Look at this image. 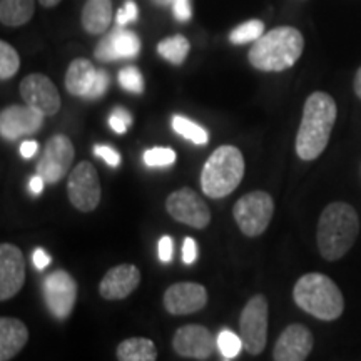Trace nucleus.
<instances>
[{
    "instance_id": "18",
    "label": "nucleus",
    "mask_w": 361,
    "mask_h": 361,
    "mask_svg": "<svg viewBox=\"0 0 361 361\" xmlns=\"http://www.w3.org/2000/svg\"><path fill=\"white\" fill-rule=\"evenodd\" d=\"M141 51V40L130 30L117 27L104 37L96 47V59L102 62L119 61V59H133Z\"/></svg>"
},
{
    "instance_id": "10",
    "label": "nucleus",
    "mask_w": 361,
    "mask_h": 361,
    "mask_svg": "<svg viewBox=\"0 0 361 361\" xmlns=\"http://www.w3.org/2000/svg\"><path fill=\"white\" fill-rule=\"evenodd\" d=\"M74 144L64 134L54 135L45 144V149L37 162V174L45 184H57L69 173L74 162Z\"/></svg>"
},
{
    "instance_id": "1",
    "label": "nucleus",
    "mask_w": 361,
    "mask_h": 361,
    "mask_svg": "<svg viewBox=\"0 0 361 361\" xmlns=\"http://www.w3.org/2000/svg\"><path fill=\"white\" fill-rule=\"evenodd\" d=\"M336 102L326 92H313L306 99L303 117L296 135V154L303 161H314L323 154L336 123Z\"/></svg>"
},
{
    "instance_id": "15",
    "label": "nucleus",
    "mask_w": 361,
    "mask_h": 361,
    "mask_svg": "<svg viewBox=\"0 0 361 361\" xmlns=\"http://www.w3.org/2000/svg\"><path fill=\"white\" fill-rule=\"evenodd\" d=\"M24 283V255L17 246L11 245V243H4L0 246V300H11L22 290Z\"/></svg>"
},
{
    "instance_id": "33",
    "label": "nucleus",
    "mask_w": 361,
    "mask_h": 361,
    "mask_svg": "<svg viewBox=\"0 0 361 361\" xmlns=\"http://www.w3.org/2000/svg\"><path fill=\"white\" fill-rule=\"evenodd\" d=\"M109 82H111L109 74H107V72L102 71V69L97 71L96 80H94L92 87H90L89 94H87V96H85V99H99V97H102L104 94H106L107 87H109Z\"/></svg>"
},
{
    "instance_id": "20",
    "label": "nucleus",
    "mask_w": 361,
    "mask_h": 361,
    "mask_svg": "<svg viewBox=\"0 0 361 361\" xmlns=\"http://www.w3.org/2000/svg\"><path fill=\"white\" fill-rule=\"evenodd\" d=\"M29 341V329L20 319L4 316L0 319V361H11Z\"/></svg>"
},
{
    "instance_id": "19",
    "label": "nucleus",
    "mask_w": 361,
    "mask_h": 361,
    "mask_svg": "<svg viewBox=\"0 0 361 361\" xmlns=\"http://www.w3.org/2000/svg\"><path fill=\"white\" fill-rule=\"evenodd\" d=\"M141 283V271L134 264H119L111 268L99 284V293L104 300H124L137 290Z\"/></svg>"
},
{
    "instance_id": "38",
    "label": "nucleus",
    "mask_w": 361,
    "mask_h": 361,
    "mask_svg": "<svg viewBox=\"0 0 361 361\" xmlns=\"http://www.w3.org/2000/svg\"><path fill=\"white\" fill-rule=\"evenodd\" d=\"M197 259V243L192 238L184 239L183 245V261L184 264H192Z\"/></svg>"
},
{
    "instance_id": "25",
    "label": "nucleus",
    "mask_w": 361,
    "mask_h": 361,
    "mask_svg": "<svg viewBox=\"0 0 361 361\" xmlns=\"http://www.w3.org/2000/svg\"><path fill=\"white\" fill-rule=\"evenodd\" d=\"M189 49H191V44H189V40L180 34L173 35V37L168 39H162L161 42L157 44V52H159V56L174 66H180L186 61Z\"/></svg>"
},
{
    "instance_id": "12",
    "label": "nucleus",
    "mask_w": 361,
    "mask_h": 361,
    "mask_svg": "<svg viewBox=\"0 0 361 361\" xmlns=\"http://www.w3.org/2000/svg\"><path fill=\"white\" fill-rule=\"evenodd\" d=\"M20 96L27 106L42 112L45 117L57 114L61 109V94L47 75L30 74L20 82Z\"/></svg>"
},
{
    "instance_id": "37",
    "label": "nucleus",
    "mask_w": 361,
    "mask_h": 361,
    "mask_svg": "<svg viewBox=\"0 0 361 361\" xmlns=\"http://www.w3.org/2000/svg\"><path fill=\"white\" fill-rule=\"evenodd\" d=\"M173 7H174V16L178 20L186 22L191 19L192 12H191V2H189V0H173Z\"/></svg>"
},
{
    "instance_id": "31",
    "label": "nucleus",
    "mask_w": 361,
    "mask_h": 361,
    "mask_svg": "<svg viewBox=\"0 0 361 361\" xmlns=\"http://www.w3.org/2000/svg\"><path fill=\"white\" fill-rule=\"evenodd\" d=\"M119 84L123 85V89L129 90V92H133V94L144 92L142 74L139 72L137 67H134V66H129V67H124V69H121Z\"/></svg>"
},
{
    "instance_id": "3",
    "label": "nucleus",
    "mask_w": 361,
    "mask_h": 361,
    "mask_svg": "<svg viewBox=\"0 0 361 361\" xmlns=\"http://www.w3.org/2000/svg\"><path fill=\"white\" fill-rule=\"evenodd\" d=\"M305 49L303 35L295 27H276L250 49L252 67L263 72H281L296 64Z\"/></svg>"
},
{
    "instance_id": "13",
    "label": "nucleus",
    "mask_w": 361,
    "mask_h": 361,
    "mask_svg": "<svg viewBox=\"0 0 361 361\" xmlns=\"http://www.w3.org/2000/svg\"><path fill=\"white\" fill-rule=\"evenodd\" d=\"M173 348L184 358L207 360L218 348V338L201 324H186L174 333Z\"/></svg>"
},
{
    "instance_id": "8",
    "label": "nucleus",
    "mask_w": 361,
    "mask_h": 361,
    "mask_svg": "<svg viewBox=\"0 0 361 361\" xmlns=\"http://www.w3.org/2000/svg\"><path fill=\"white\" fill-rule=\"evenodd\" d=\"M71 204L82 213H92L101 202V183L97 171L87 161L79 162L67 180Z\"/></svg>"
},
{
    "instance_id": "6",
    "label": "nucleus",
    "mask_w": 361,
    "mask_h": 361,
    "mask_svg": "<svg viewBox=\"0 0 361 361\" xmlns=\"http://www.w3.org/2000/svg\"><path fill=\"white\" fill-rule=\"evenodd\" d=\"M274 214V201L271 194L252 191L239 197L234 204L233 216L243 234L250 238L261 236L271 223Z\"/></svg>"
},
{
    "instance_id": "22",
    "label": "nucleus",
    "mask_w": 361,
    "mask_h": 361,
    "mask_svg": "<svg viewBox=\"0 0 361 361\" xmlns=\"http://www.w3.org/2000/svg\"><path fill=\"white\" fill-rule=\"evenodd\" d=\"M112 22L111 0H87L82 8V25L85 32L101 35L109 29Z\"/></svg>"
},
{
    "instance_id": "35",
    "label": "nucleus",
    "mask_w": 361,
    "mask_h": 361,
    "mask_svg": "<svg viewBox=\"0 0 361 361\" xmlns=\"http://www.w3.org/2000/svg\"><path fill=\"white\" fill-rule=\"evenodd\" d=\"M94 154L106 161V164L111 166V168H117L121 164V154L109 146H96L94 147Z\"/></svg>"
},
{
    "instance_id": "30",
    "label": "nucleus",
    "mask_w": 361,
    "mask_h": 361,
    "mask_svg": "<svg viewBox=\"0 0 361 361\" xmlns=\"http://www.w3.org/2000/svg\"><path fill=\"white\" fill-rule=\"evenodd\" d=\"M142 159L149 168H168L176 162V151L171 147H152L144 152Z\"/></svg>"
},
{
    "instance_id": "9",
    "label": "nucleus",
    "mask_w": 361,
    "mask_h": 361,
    "mask_svg": "<svg viewBox=\"0 0 361 361\" xmlns=\"http://www.w3.org/2000/svg\"><path fill=\"white\" fill-rule=\"evenodd\" d=\"M44 300L56 319H67L78 300V283L64 269H56L44 279Z\"/></svg>"
},
{
    "instance_id": "28",
    "label": "nucleus",
    "mask_w": 361,
    "mask_h": 361,
    "mask_svg": "<svg viewBox=\"0 0 361 361\" xmlns=\"http://www.w3.org/2000/svg\"><path fill=\"white\" fill-rule=\"evenodd\" d=\"M20 67V57L16 49L6 40L0 42V79L7 80L17 74Z\"/></svg>"
},
{
    "instance_id": "27",
    "label": "nucleus",
    "mask_w": 361,
    "mask_h": 361,
    "mask_svg": "<svg viewBox=\"0 0 361 361\" xmlns=\"http://www.w3.org/2000/svg\"><path fill=\"white\" fill-rule=\"evenodd\" d=\"M264 34V24L261 20H247L245 24L238 25L236 29L229 34V40L233 44H247L256 42V40L263 37Z\"/></svg>"
},
{
    "instance_id": "40",
    "label": "nucleus",
    "mask_w": 361,
    "mask_h": 361,
    "mask_svg": "<svg viewBox=\"0 0 361 361\" xmlns=\"http://www.w3.org/2000/svg\"><path fill=\"white\" fill-rule=\"evenodd\" d=\"M37 151H39V144L35 141H24L19 147L20 156L24 157V159H30V157H34L37 154Z\"/></svg>"
},
{
    "instance_id": "29",
    "label": "nucleus",
    "mask_w": 361,
    "mask_h": 361,
    "mask_svg": "<svg viewBox=\"0 0 361 361\" xmlns=\"http://www.w3.org/2000/svg\"><path fill=\"white\" fill-rule=\"evenodd\" d=\"M245 348L241 336L234 335L231 329H223L218 335V350L226 360H234Z\"/></svg>"
},
{
    "instance_id": "24",
    "label": "nucleus",
    "mask_w": 361,
    "mask_h": 361,
    "mask_svg": "<svg viewBox=\"0 0 361 361\" xmlns=\"http://www.w3.org/2000/svg\"><path fill=\"white\" fill-rule=\"evenodd\" d=\"M34 12L35 0H0V22L7 27L27 24Z\"/></svg>"
},
{
    "instance_id": "11",
    "label": "nucleus",
    "mask_w": 361,
    "mask_h": 361,
    "mask_svg": "<svg viewBox=\"0 0 361 361\" xmlns=\"http://www.w3.org/2000/svg\"><path fill=\"white\" fill-rule=\"evenodd\" d=\"M166 209L178 223L191 226L194 229H204L211 223V211L204 200L196 191L183 188L169 194Z\"/></svg>"
},
{
    "instance_id": "44",
    "label": "nucleus",
    "mask_w": 361,
    "mask_h": 361,
    "mask_svg": "<svg viewBox=\"0 0 361 361\" xmlns=\"http://www.w3.org/2000/svg\"><path fill=\"white\" fill-rule=\"evenodd\" d=\"M157 6H168V4L173 2V0H154Z\"/></svg>"
},
{
    "instance_id": "7",
    "label": "nucleus",
    "mask_w": 361,
    "mask_h": 361,
    "mask_svg": "<svg viewBox=\"0 0 361 361\" xmlns=\"http://www.w3.org/2000/svg\"><path fill=\"white\" fill-rule=\"evenodd\" d=\"M268 301L263 295L252 296L239 316V336L250 355H261L268 341Z\"/></svg>"
},
{
    "instance_id": "34",
    "label": "nucleus",
    "mask_w": 361,
    "mask_h": 361,
    "mask_svg": "<svg viewBox=\"0 0 361 361\" xmlns=\"http://www.w3.org/2000/svg\"><path fill=\"white\" fill-rule=\"evenodd\" d=\"M135 19H137V6H135L134 0H128L126 2V6L121 8L119 12H117L116 16V22L117 25H128L130 24V22H134Z\"/></svg>"
},
{
    "instance_id": "16",
    "label": "nucleus",
    "mask_w": 361,
    "mask_h": 361,
    "mask_svg": "<svg viewBox=\"0 0 361 361\" xmlns=\"http://www.w3.org/2000/svg\"><path fill=\"white\" fill-rule=\"evenodd\" d=\"M207 305V291L200 283H176L164 293V308L174 316L192 314Z\"/></svg>"
},
{
    "instance_id": "2",
    "label": "nucleus",
    "mask_w": 361,
    "mask_h": 361,
    "mask_svg": "<svg viewBox=\"0 0 361 361\" xmlns=\"http://www.w3.org/2000/svg\"><path fill=\"white\" fill-rule=\"evenodd\" d=\"M360 231V219L348 202H331L323 209L318 221L316 243L326 261L343 258L355 245Z\"/></svg>"
},
{
    "instance_id": "41",
    "label": "nucleus",
    "mask_w": 361,
    "mask_h": 361,
    "mask_svg": "<svg viewBox=\"0 0 361 361\" xmlns=\"http://www.w3.org/2000/svg\"><path fill=\"white\" fill-rule=\"evenodd\" d=\"M44 186H45V180L40 178L39 174H35L32 179H30L29 183V188H30V192L35 194V196H39L40 192L44 191Z\"/></svg>"
},
{
    "instance_id": "17",
    "label": "nucleus",
    "mask_w": 361,
    "mask_h": 361,
    "mask_svg": "<svg viewBox=\"0 0 361 361\" xmlns=\"http://www.w3.org/2000/svg\"><path fill=\"white\" fill-rule=\"evenodd\" d=\"M314 340L311 331L303 324H290L279 335L273 350L274 361H306Z\"/></svg>"
},
{
    "instance_id": "42",
    "label": "nucleus",
    "mask_w": 361,
    "mask_h": 361,
    "mask_svg": "<svg viewBox=\"0 0 361 361\" xmlns=\"http://www.w3.org/2000/svg\"><path fill=\"white\" fill-rule=\"evenodd\" d=\"M353 87H355V94H356V96H358V99H361V67H360L358 72H356V75H355V84H353Z\"/></svg>"
},
{
    "instance_id": "45",
    "label": "nucleus",
    "mask_w": 361,
    "mask_h": 361,
    "mask_svg": "<svg viewBox=\"0 0 361 361\" xmlns=\"http://www.w3.org/2000/svg\"><path fill=\"white\" fill-rule=\"evenodd\" d=\"M224 361H229V360H226V358H224Z\"/></svg>"
},
{
    "instance_id": "5",
    "label": "nucleus",
    "mask_w": 361,
    "mask_h": 361,
    "mask_svg": "<svg viewBox=\"0 0 361 361\" xmlns=\"http://www.w3.org/2000/svg\"><path fill=\"white\" fill-rule=\"evenodd\" d=\"M245 176V157L234 146H221L206 161L201 186L207 197L221 200L229 196Z\"/></svg>"
},
{
    "instance_id": "43",
    "label": "nucleus",
    "mask_w": 361,
    "mask_h": 361,
    "mask_svg": "<svg viewBox=\"0 0 361 361\" xmlns=\"http://www.w3.org/2000/svg\"><path fill=\"white\" fill-rule=\"evenodd\" d=\"M44 7H56L57 4H61V0H39Z\"/></svg>"
},
{
    "instance_id": "14",
    "label": "nucleus",
    "mask_w": 361,
    "mask_h": 361,
    "mask_svg": "<svg viewBox=\"0 0 361 361\" xmlns=\"http://www.w3.org/2000/svg\"><path fill=\"white\" fill-rule=\"evenodd\" d=\"M45 116L30 106H11L0 112V134L4 139L16 141L32 135L44 126Z\"/></svg>"
},
{
    "instance_id": "23",
    "label": "nucleus",
    "mask_w": 361,
    "mask_h": 361,
    "mask_svg": "<svg viewBox=\"0 0 361 361\" xmlns=\"http://www.w3.org/2000/svg\"><path fill=\"white\" fill-rule=\"evenodd\" d=\"M119 361H156V345L149 338H129L119 343L116 350Z\"/></svg>"
},
{
    "instance_id": "26",
    "label": "nucleus",
    "mask_w": 361,
    "mask_h": 361,
    "mask_svg": "<svg viewBox=\"0 0 361 361\" xmlns=\"http://www.w3.org/2000/svg\"><path fill=\"white\" fill-rule=\"evenodd\" d=\"M173 129L179 135H183L184 139L197 144V146H204V144L209 142V134H207V130L184 116L173 117Z\"/></svg>"
},
{
    "instance_id": "36",
    "label": "nucleus",
    "mask_w": 361,
    "mask_h": 361,
    "mask_svg": "<svg viewBox=\"0 0 361 361\" xmlns=\"http://www.w3.org/2000/svg\"><path fill=\"white\" fill-rule=\"evenodd\" d=\"M173 251H174V243L171 236H162L159 239V245H157V255L162 263H171L173 259Z\"/></svg>"
},
{
    "instance_id": "32",
    "label": "nucleus",
    "mask_w": 361,
    "mask_h": 361,
    "mask_svg": "<svg viewBox=\"0 0 361 361\" xmlns=\"http://www.w3.org/2000/svg\"><path fill=\"white\" fill-rule=\"evenodd\" d=\"M130 124H133V116H130L124 107H116V109L112 111V114L109 117V126L114 133L124 134L126 130L130 128Z\"/></svg>"
},
{
    "instance_id": "4",
    "label": "nucleus",
    "mask_w": 361,
    "mask_h": 361,
    "mask_svg": "<svg viewBox=\"0 0 361 361\" xmlns=\"http://www.w3.org/2000/svg\"><path fill=\"white\" fill-rule=\"evenodd\" d=\"M293 300L301 310L322 322H335L345 310L338 284L322 273H308L298 279Z\"/></svg>"
},
{
    "instance_id": "39",
    "label": "nucleus",
    "mask_w": 361,
    "mask_h": 361,
    "mask_svg": "<svg viewBox=\"0 0 361 361\" xmlns=\"http://www.w3.org/2000/svg\"><path fill=\"white\" fill-rule=\"evenodd\" d=\"M51 261H52L51 256H49L47 252L42 250V247H37V250L32 252V264L39 271H42V269L47 268V266L51 264Z\"/></svg>"
},
{
    "instance_id": "21",
    "label": "nucleus",
    "mask_w": 361,
    "mask_h": 361,
    "mask_svg": "<svg viewBox=\"0 0 361 361\" xmlns=\"http://www.w3.org/2000/svg\"><path fill=\"white\" fill-rule=\"evenodd\" d=\"M97 69L87 59H75L66 72V89L72 96L85 97L96 80Z\"/></svg>"
}]
</instances>
